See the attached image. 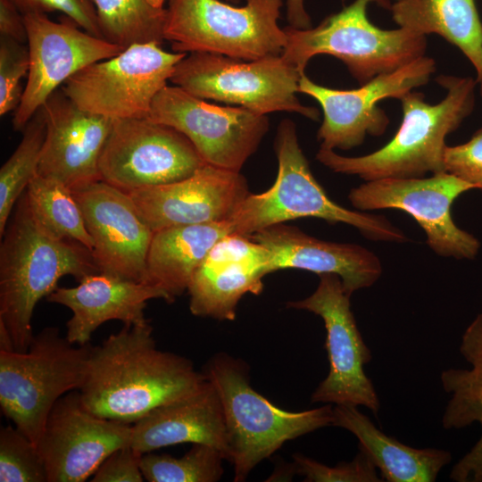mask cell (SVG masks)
<instances>
[{
    "label": "cell",
    "instance_id": "1",
    "mask_svg": "<svg viewBox=\"0 0 482 482\" xmlns=\"http://www.w3.org/2000/svg\"><path fill=\"white\" fill-rule=\"evenodd\" d=\"M205 382L190 360L157 348L147 320L124 325L99 345H91L79 391L85 407L96 415L134 424Z\"/></svg>",
    "mask_w": 482,
    "mask_h": 482
},
{
    "label": "cell",
    "instance_id": "2",
    "mask_svg": "<svg viewBox=\"0 0 482 482\" xmlns=\"http://www.w3.org/2000/svg\"><path fill=\"white\" fill-rule=\"evenodd\" d=\"M0 245V324L14 350H28L37 303L66 275L78 281L101 271L81 244L60 238L37 220L24 192L10 216Z\"/></svg>",
    "mask_w": 482,
    "mask_h": 482
},
{
    "label": "cell",
    "instance_id": "3",
    "mask_svg": "<svg viewBox=\"0 0 482 482\" xmlns=\"http://www.w3.org/2000/svg\"><path fill=\"white\" fill-rule=\"evenodd\" d=\"M436 82L445 97L430 104L420 92H409L399 100L403 120L395 136L370 154L348 157L320 147L316 159L331 170L355 175L365 181L386 178H422L446 171L445 138L472 112L475 87L472 78L440 75Z\"/></svg>",
    "mask_w": 482,
    "mask_h": 482
},
{
    "label": "cell",
    "instance_id": "4",
    "mask_svg": "<svg viewBox=\"0 0 482 482\" xmlns=\"http://www.w3.org/2000/svg\"><path fill=\"white\" fill-rule=\"evenodd\" d=\"M278 170L274 184L249 194L229 218L234 234L251 236L267 227L300 218L345 223L373 241L402 243L407 237L382 215L352 211L335 203L314 178L290 120L278 127L274 142Z\"/></svg>",
    "mask_w": 482,
    "mask_h": 482
},
{
    "label": "cell",
    "instance_id": "5",
    "mask_svg": "<svg viewBox=\"0 0 482 482\" xmlns=\"http://www.w3.org/2000/svg\"><path fill=\"white\" fill-rule=\"evenodd\" d=\"M202 372L220 400L235 482L287 441L333 424L330 403L297 412L274 405L251 386L245 365L228 354L213 356Z\"/></svg>",
    "mask_w": 482,
    "mask_h": 482
},
{
    "label": "cell",
    "instance_id": "6",
    "mask_svg": "<svg viewBox=\"0 0 482 482\" xmlns=\"http://www.w3.org/2000/svg\"><path fill=\"white\" fill-rule=\"evenodd\" d=\"M371 3L386 8L391 6L389 0H354L315 28H285L287 42L281 57L304 74L311 58L318 54L332 55L342 61L362 85L423 56L426 36L403 28L377 27L367 15V7Z\"/></svg>",
    "mask_w": 482,
    "mask_h": 482
},
{
    "label": "cell",
    "instance_id": "7",
    "mask_svg": "<svg viewBox=\"0 0 482 482\" xmlns=\"http://www.w3.org/2000/svg\"><path fill=\"white\" fill-rule=\"evenodd\" d=\"M90 347L75 346L56 327H46L28 350H0L1 410L37 446L55 403L83 385Z\"/></svg>",
    "mask_w": 482,
    "mask_h": 482
},
{
    "label": "cell",
    "instance_id": "8",
    "mask_svg": "<svg viewBox=\"0 0 482 482\" xmlns=\"http://www.w3.org/2000/svg\"><path fill=\"white\" fill-rule=\"evenodd\" d=\"M283 0H170L163 38L176 53H209L254 61L281 55L287 37L278 26Z\"/></svg>",
    "mask_w": 482,
    "mask_h": 482
},
{
    "label": "cell",
    "instance_id": "9",
    "mask_svg": "<svg viewBox=\"0 0 482 482\" xmlns=\"http://www.w3.org/2000/svg\"><path fill=\"white\" fill-rule=\"evenodd\" d=\"M303 75L281 55L244 61L190 53L177 63L170 81L197 97L258 114L289 112L317 120L318 109L302 104L296 96Z\"/></svg>",
    "mask_w": 482,
    "mask_h": 482
},
{
    "label": "cell",
    "instance_id": "10",
    "mask_svg": "<svg viewBox=\"0 0 482 482\" xmlns=\"http://www.w3.org/2000/svg\"><path fill=\"white\" fill-rule=\"evenodd\" d=\"M187 54L154 43L133 44L120 54L91 63L61 87L81 109L112 120L146 117Z\"/></svg>",
    "mask_w": 482,
    "mask_h": 482
},
{
    "label": "cell",
    "instance_id": "11",
    "mask_svg": "<svg viewBox=\"0 0 482 482\" xmlns=\"http://www.w3.org/2000/svg\"><path fill=\"white\" fill-rule=\"evenodd\" d=\"M348 295L340 278L321 274L316 290L308 297L287 303V307L320 316L326 328L325 348L329 370L312 395V403L363 406L375 416L380 403L364 366L372 358L351 310Z\"/></svg>",
    "mask_w": 482,
    "mask_h": 482
},
{
    "label": "cell",
    "instance_id": "12",
    "mask_svg": "<svg viewBox=\"0 0 482 482\" xmlns=\"http://www.w3.org/2000/svg\"><path fill=\"white\" fill-rule=\"evenodd\" d=\"M204 164L184 134L136 117L113 120L98 168L101 180L128 193L183 179Z\"/></svg>",
    "mask_w": 482,
    "mask_h": 482
},
{
    "label": "cell",
    "instance_id": "13",
    "mask_svg": "<svg viewBox=\"0 0 482 482\" xmlns=\"http://www.w3.org/2000/svg\"><path fill=\"white\" fill-rule=\"evenodd\" d=\"M146 117L184 134L205 163L237 172L257 150L270 126L266 115L213 104L175 85L156 95Z\"/></svg>",
    "mask_w": 482,
    "mask_h": 482
},
{
    "label": "cell",
    "instance_id": "14",
    "mask_svg": "<svg viewBox=\"0 0 482 482\" xmlns=\"http://www.w3.org/2000/svg\"><path fill=\"white\" fill-rule=\"evenodd\" d=\"M476 188L447 171L428 178H386L366 181L353 188L348 199L360 211L398 209L423 229L427 244L436 254L473 259L480 243L453 221L451 208L461 194Z\"/></svg>",
    "mask_w": 482,
    "mask_h": 482
},
{
    "label": "cell",
    "instance_id": "15",
    "mask_svg": "<svg viewBox=\"0 0 482 482\" xmlns=\"http://www.w3.org/2000/svg\"><path fill=\"white\" fill-rule=\"evenodd\" d=\"M435 71V60L423 55L349 90L323 87L303 74L299 93L314 98L323 112V121L317 133L320 147L349 150L360 145L367 135L384 134L389 120L378 107V102L400 99L411 89L427 84Z\"/></svg>",
    "mask_w": 482,
    "mask_h": 482
},
{
    "label": "cell",
    "instance_id": "16",
    "mask_svg": "<svg viewBox=\"0 0 482 482\" xmlns=\"http://www.w3.org/2000/svg\"><path fill=\"white\" fill-rule=\"evenodd\" d=\"M29 50V71L12 127L22 131L46 100L86 66L113 57L124 49L79 29L69 18L51 21L44 13L24 14Z\"/></svg>",
    "mask_w": 482,
    "mask_h": 482
},
{
    "label": "cell",
    "instance_id": "17",
    "mask_svg": "<svg viewBox=\"0 0 482 482\" xmlns=\"http://www.w3.org/2000/svg\"><path fill=\"white\" fill-rule=\"evenodd\" d=\"M132 424L102 418L83 404L79 390L52 408L37 442L48 482H84L115 450L130 445Z\"/></svg>",
    "mask_w": 482,
    "mask_h": 482
},
{
    "label": "cell",
    "instance_id": "18",
    "mask_svg": "<svg viewBox=\"0 0 482 482\" xmlns=\"http://www.w3.org/2000/svg\"><path fill=\"white\" fill-rule=\"evenodd\" d=\"M128 194L140 217L154 232L228 220L250 192L240 172L206 163L183 179Z\"/></svg>",
    "mask_w": 482,
    "mask_h": 482
},
{
    "label": "cell",
    "instance_id": "19",
    "mask_svg": "<svg viewBox=\"0 0 482 482\" xmlns=\"http://www.w3.org/2000/svg\"><path fill=\"white\" fill-rule=\"evenodd\" d=\"M72 194L93 239L92 255L99 270L145 282L154 231L138 214L129 195L103 180Z\"/></svg>",
    "mask_w": 482,
    "mask_h": 482
},
{
    "label": "cell",
    "instance_id": "20",
    "mask_svg": "<svg viewBox=\"0 0 482 482\" xmlns=\"http://www.w3.org/2000/svg\"><path fill=\"white\" fill-rule=\"evenodd\" d=\"M46 133L37 174L71 192L101 180L99 159L113 120L79 108L56 89L42 105Z\"/></svg>",
    "mask_w": 482,
    "mask_h": 482
},
{
    "label": "cell",
    "instance_id": "21",
    "mask_svg": "<svg viewBox=\"0 0 482 482\" xmlns=\"http://www.w3.org/2000/svg\"><path fill=\"white\" fill-rule=\"evenodd\" d=\"M248 237L268 250V274L285 269L308 270L319 276L335 274L340 278L345 292L352 295L357 290L371 287L382 273L380 260L367 248L320 240L296 227L275 224Z\"/></svg>",
    "mask_w": 482,
    "mask_h": 482
},
{
    "label": "cell",
    "instance_id": "22",
    "mask_svg": "<svg viewBox=\"0 0 482 482\" xmlns=\"http://www.w3.org/2000/svg\"><path fill=\"white\" fill-rule=\"evenodd\" d=\"M46 299L71 311L65 337L76 345L89 344L92 334L107 321L124 325L147 321L144 311L149 300L168 303L165 293L150 284L103 271L84 277L76 287H57Z\"/></svg>",
    "mask_w": 482,
    "mask_h": 482
},
{
    "label": "cell",
    "instance_id": "23",
    "mask_svg": "<svg viewBox=\"0 0 482 482\" xmlns=\"http://www.w3.org/2000/svg\"><path fill=\"white\" fill-rule=\"evenodd\" d=\"M187 443L214 446L228 460L220 400L207 379L195 393L160 406L132 424L130 445L142 454Z\"/></svg>",
    "mask_w": 482,
    "mask_h": 482
},
{
    "label": "cell",
    "instance_id": "24",
    "mask_svg": "<svg viewBox=\"0 0 482 482\" xmlns=\"http://www.w3.org/2000/svg\"><path fill=\"white\" fill-rule=\"evenodd\" d=\"M459 350L469 368L441 372L442 387L449 395L442 426L445 429H461L477 423L481 433L449 477L456 482H482V312L464 330Z\"/></svg>",
    "mask_w": 482,
    "mask_h": 482
},
{
    "label": "cell",
    "instance_id": "25",
    "mask_svg": "<svg viewBox=\"0 0 482 482\" xmlns=\"http://www.w3.org/2000/svg\"><path fill=\"white\" fill-rule=\"evenodd\" d=\"M229 234H234L229 219L154 231L146 255L145 282L161 289L168 303H172L187 290L213 245Z\"/></svg>",
    "mask_w": 482,
    "mask_h": 482
},
{
    "label": "cell",
    "instance_id": "26",
    "mask_svg": "<svg viewBox=\"0 0 482 482\" xmlns=\"http://www.w3.org/2000/svg\"><path fill=\"white\" fill-rule=\"evenodd\" d=\"M333 424L351 432L386 482H434L452 461L449 451L414 448L378 429L357 407L333 406Z\"/></svg>",
    "mask_w": 482,
    "mask_h": 482
},
{
    "label": "cell",
    "instance_id": "27",
    "mask_svg": "<svg viewBox=\"0 0 482 482\" xmlns=\"http://www.w3.org/2000/svg\"><path fill=\"white\" fill-rule=\"evenodd\" d=\"M389 9L399 28L441 36L467 57L477 79L482 76V22L475 0H397Z\"/></svg>",
    "mask_w": 482,
    "mask_h": 482
},
{
    "label": "cell",
    "instance_id": "28",
    "mask_svg": "<svg viewBox=\"0 0 482 482\" xmlns=\"http://www.w3.org/2000/svg\"><path fill=\"white\" fill-rule=\"evenodd\" d=\"M266 266L252 262H211L204 260L187 287L189 310L198 317L234 320L245 294L262 292Z\"/></svg>",
    "mask_w": 482,
    "mask_h": 482
},
{
    "label": "cell",
    "instance_id": "29",
    "mask_svg": "<svg viewBox=\"0 0 482 482\" xmlns=\"http://www.w3.org/2000/svg\"><path fill=\"white\" fill-rule=\"evenodd\" d=\"M103 37L123 49L164 40L167 10L150 0H93Z\"/></svg>",
    "mask_w": 482,
    "mask_h": 482
},
{
    "label": "cell",
    "instance_id": "30",
    "mask_svg": "<svg viewBox=\"0 0 482 482\" xmlns=\"http://www.w3.org/2000/svg\"><path fill=\"white\" fill-rule=\"evenodd\" d=\"M37 220L54 236L78 242L91 251L93 239L72 192L62 182L37 174L25 190Z\"/></svg>",
    "mask_w": 482,
    "mask_h": 482
},
{
    "label": "cell",
    "instance_id": "31",
    "mask_svg": "<svg viewBox=\"0 0 482 482\" xmlns=\"http://www.w3.org/2000/svg\"><path fill=\"white\" fill-rule=\"evenodd\" d=\"M46 133V117L41 107L28 121L20 144L0 169V237L17 201L37 174Z\"/></svg>",
    "mask_w": 482,
    "mask_h": 482
},
{
    "label": "cell",
    "instance_id": "32",
    "mask_svg": "<svg viewBox=\"0 0 482 482\" xmlns=\"http://www.w3.org/2000/svg\"><path fill=\"white\" fill-rule=\"evenodd\" d=\"M225 454L205 444H193L181 457L170 454H142L141 470L148 482H215L223 474Z\"/></svg>",
    "mask_w": 482,
    "mask_h": 482
},
{
    "label": "cell",
    "instance_id": "33",
    "mask_svg": "<svg viewBox=\"0 0 482 482\" xmlns=\"http://www.w3.org/2000/svg\"><path fill=\"white\" fill-rule=\"evenodd\" d=\"M0 481L48 482L37 446L15 426L0 429Z\"/></svg>",
    "mask_w": 482,
    "mask_h": 482
},
{
    "label": "cell",
    "instance_id": "34",
    "mask_svg": "<svg viewBox=\"0 0 482 482\" xmlns=\"http://www.w3.org/2000/svg\"><path fill=\"white\" fill-rule=\"evenodd\" d=\"M28 44L0 36V115L15 111L24 89L21 80L29 71Z\"/></svg>",
    "mask_w": 482,
    "mask_h": 482
},
{
    "label": "cell",
    "instance_id": "35",
    "mask_svg": "<svg viewBox=\"0 0 482 482\" xmlns=\"http://www.w3.org/2000/svg\"><path fill=\"white\" fill-rule=\"evenodd\" d=\"M294 470L307 482H381L378 469L370 458L359 450L349 462L327 466L302 454L294 455Z\"/></svg>",
    "mask_w": 482,
    "mask_h": 482
},
{
    "label": "cell",
    "instance_id": "36",
    "mask_svg": "<svg viewBox=\"0 0 482 482\" xmlns=\"http://www.w3.org/2000/svg\"><path fill=\"white\" fill-rule=\"evenodd\" d=\"M24 15L60 12L79 28L103 37L93 0H11Z\"/></svg>",
    "mask_w": 482,
    "mask_h": 482
},
{
    "label": "cell",
    "instance_id": "37",
    "mask_svg": "<svg viewBox=\"0 0 482 482\" xmlns=\"http://www.w3.org/2000/svg\"><path fill=\"white\" fill-rule=\"evenodd\" d=\"M445 165L447 172L482 189V127L467 142L446 146Z\"/></svg>",
    "mask_w": 482,
    "mask_h": 482
},
{
    "label": "cell",
    "instance_id": "38",
    "mask_svg": "<svg viewBox=\"0 0 482 482\" xmlns=\"http://www.w3.org/2000/svg\"><path fill=\"white\" fill-rule=\"evenodd\" d=\"M142 453L130 445L112 452L91 477V482H143Z\"/></svg>",
    "mask_w": 482,
    "mask_h": 482
},
{
    "label": "cell",
    "instance_id": "39",
    "mask_svg": "<svg viewBox=\"0 0 482 482\" xmlns=\"http://www.w3.org/2000/svg\"><path fill=\"white\" fill-rule=\"evenodd\" d=\"M0 35L27 43L24 15L11 0H0Z\"/></svg>",
    "mask_w": 482,
    "mask_h": 482
},
{
    "label": "cell",
    "instance_id": "40",
    "mask_svg": "<svg viewBox=\"0 0 482 482\" xmlns=\"http://www.w3.org/2000/svg\"><path fill=\"white\" fill-rule=\"evenodd\" d=\"M287 19L292 28L298 29L312 28L311 17L304 7V0H287Z\"/></svg>",
    "mask_w": 482,
    "mask_h": 482
},
{
    "label": "cell",
    "instance_id": "41",
    "mask_svg": "<svg viewBox=\"0 0 482 482\" xmlns=\"http://www.w3.org/2000/svg\"><path fill=\"white\" fill-rule=\"evenodd\" d=\"M150 1L153 4H154L157 7H163L162 5L165 0H150Z\"/></svg>",
    "mask_w": 482,
    "mask_h": 482
},
{
    "label": "cell",
    "instance_id": "42",
    "mask_svg": "<svg viewBox=\"0 0 482 482\" xmlns=\"http://www.w3.org/2000/svg\"><path fill=\"white\" fill-rule=\"evenodd\" d=\"M476 80H477V83L479 85L480 95L482 96V76L476 79Z\"/></svg>",
    "mask_w": 482,
    "mask_h": 482
},
{
    "label": "cell",
    "instance_id": "43",
    "mask_svg": "<svg viewBox=\"0 0 482 482\" xmlns=\"http://www.w3.org/2000/svg\"><path fill=\"white\" fill-rule=\"evenodd\" d=\"M223 1L228 2V3L237 4L240 0H223Z\"/></svg>",
    "mask_w": 482,
    "mask_h": 482
}]
</instances>
